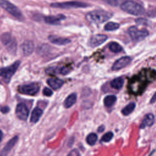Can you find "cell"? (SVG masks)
<instances>
[{"label": "cell", "mask_w": 156, "mask_h": 156, "mask_svg": "<svg viewBox=\"0 0 156 156\" xmlns=\"http://www.w3.org/2000/svg\"><path fill=\"white\" fill-rule=\"evenodd\" d=\"M113 14L110 12L102 10H96L91 11L86 15V19L90 23L95 24H101L107 21L108 20L111 18Z\"/></svg>", "instance_id": "1"}, {"label": "cell", "mask_w": 156, "mask_h": 156, "mask_svg": "<svg viewBox=\"0 0 156 156\" xmlns=\"http://www.w3.org/2000/svg\"><path fill=\"white\" fill-rule=\"evenodd\" d=\"M121 8L124 12L133 15H141L144 12V9L141 5L132 1L123 2L121 5Z\"/></svg>", "instance_id": "2"}, {"label": "cell", "mask_w": 156, "mask_h": 156, "mask_svg": "<svg viewBox=\"0 0 156 156\" xmlns=\"http://www.w3.org/2000/svg\"><path fill=\"white\" fill-rule=\"evenodd\" d=\"M20 65V61L17 60L10 66L5 68H0V76L3 78L5 82H9L11 77L15 73Z\"/></svg>", "instance_id": "3"}, {"label": "cell", "mask_w": 156, "mask_h": 156, "mask_svg": "<svg viewBox=\"0 0 156 156\" xmlns=\"http://www.w3.org/2000/svg\"><path fill=\"white\" fill-rule=\"evenodd\" d=\"M4 45L11 54H15L17 50V43L15 38L9 33H5L1 36Z\"/></svg>", "instance_id": "4"}, {"label": "cell", "mask_w": 156, "mask_h": 156, "mask_svg": "<svg viewBox=\"0 0 156 156\" xmlns=\"http://www.w3.org/2000/svg\"><path fill=\"white\" fill-rule=\"evenodd\" d=\"M0 6L18 20H23L24 19V16L20 10L11 2L7 1L0 0Z\"/></svg>", "instance_id": "5"}, {"label": "cell", "mask_w": 156, "mask_h": 156, "mask_svg": "<svg viewBox=\"0 0 156 156\" xmlns=\"http://www.w3.org/2000/svg\"><path fill=\"white\" fill-rule=\"evenodd\" d=\"M90 5L79 1H69L64 2H54L51 4V6L55 8L61 9H70V8H84L88 7Z\"/></svg>", "instance_id": "6"}, {"label": "cell", "mask_w": 156, "mask_h": 156, "mask_svg": "<svg viewBox=\"0 0 156 156\" xmlns=\"http://www.w3.org/2000/svg\"><path fill=\"white\" fill-rule=\"evenodd\" d=\"M128 33L131 38L136 41H141L149 35L147 30H139L135 26L130 27L128 29Z\"/></svg>", "instance_id": "7"}, {"label": "cell", "mask_w": 156, "mask_h": 156, "mask_svg": "<svg viewBox=\"0 0 156 156\" xmlns=\"http://www.w3.org/2000/svg\"><path fill=\"white\" fill-rule=\"evenodd\" d=\"M40 90V85L37 83H31L21 85L18 87V91L20 93L33 96L36 94Z\"/></svg>", "instance_id": "8"}, {"label": "cell", "mask_w": 156, "mask_h": 156, "mask_svg": "<svg viewBox=\"0 0 156 156\" xmlns=\"http://www.w3.org/2000/svg\"><path fill=\"white\" fill-rule=\"evenodd\" d=\"M15 113L16 116L21 120L26 121L29 116V110L24 103H20L17 105L16 107Z\"/></svg>", "instance_id": "9"}, {"label": "cell", "mask_w": 156, "mask_h": 156, "mask_svg": "<svg viewBox=\"0 0 156 156\" xmlns=\"http://www.w3.org/2000/svg\"><path fill=\"white\" fill-rule=\"evenodd\" d=\"M132 58L129 56H124L118 59L112 66V70L117 71L127 66L131 62Z\"/></svg>", "instance_id": "10"}, {"label": "cell", "mask_w": 156, "mask_h": 156, "mask_svg": "<svg viewBox=\"0 0 156 156\" xmlns=\"http://www.w3.org/2000/svg\"><path fill=\"white\" fill-rule=\"evenodd\" d=\"M107 39V36L104 34H96L93 35L89 40V44L91 47H97L102 44Z\"/></svg>", "instance_id": "11"}, {"label": "cell", "mask_w": 156, "mask_h": 156, "mask_svg": "<svg viewBox=\"0 0 156 156\" xmlns=\"http://www.w3.org/2000/svg\"><path fill=\"white\" fill-rule=\"evenodd\" d=\"M65 16L62 14H59L56 16H47L44 18V21L49 24L57 25L60 24L62 20H63Z\"/></svg>", "instance_id": "12"}, {"label": "cell", "mask_w": 156, "mask_h": 156, "mask_svg": "<svg viewBox=\"0 0 156 156\" xmlns=\"http://www.w3.org/2000/svg\"><path fill=\"white\" fill-rule=\"evenodd\" d=\"M21 48H22V51L24 55H30L34 51V43L30 40H26L22 44Z\"/></svg>", "instance_id": "13"}, {"label": "cell", "mask_w": 156, "mask_h": 156, "mask_svg": "<svg viewBox=\"0 0 156 156\" xmlns=\"http://www.w3.org/2000/svg\"><path fill=\"white\" fill-rule=\"evenodd\" d=\"M48 39L51 43L57 45H65L71 42V40L68 38H63L55 35H49Z\"/></svg>", "instance_id": "14"}, {"label": "cell", "mask_w": 156, "mask_h": 156, "mask_svg": "<svg viewBox=\"0 0 156 156\" xmlns=\"http://www.w3.org/2000/svg\"><path fill=\"white\" fill-rule=\"evenodd\" d=\"M154 122V116L152 113L145 115L142 122L140 124V129H144L147 126H151Z\"/></svg>", "instance_id": "15"}, {"label": "cell", "mask_w": 156, "mask_h": 156, "mask_svg": "<svg viewBox=\"0 0 156 156\" xmlns=\"http://www.w3.org/2000/svg\"><path fill=\"white\" fill-rule=\"evenodd\" d=\"M47 83L54 90H57L63 85L64 82L58 78H49L47 80Z\"/></svg>", "instance_id": "16"}, {"label": "cell", "mask_w": 156, "mask_h": 156, "mask_svg": "<svg viewBox=\"0 0 156 156\" xmlns=\"http://www.w3.org/2000/svg\"><path fill=\"white\" fill-rule=\"evenodd\" d=\"M77 100V94L75 93L69 94L65 100L63 102V105L65 108H68L73 106Z\"/></svg>", "instance_id": "17"}, {"label": "cell", "mask_w": 156, "mask_h": 156, "mask_svg": "<svg viewBox=\"0 0 156 156\" xmlns=\"http://www.w3.org/2000/svg\"><path fill=\"white\" fill-rule=\"evenodd\" d=\"M43 114V110L38 108L36 107L34 109V110L32 112L31 117H30V122L32 123H36L40 118Z\"/></svg>", "instance_id": "18"}, {"label": "cell", "mask_w": 156, "mask_h": 156, "mask_svg": "<svg viewBox=\"0 0 156 156\" xmlns=\"http://www.w3.org/2000/svg\"><path fill=\"white\" fill-rule=\"evenodd\" d=\"M124 84V80L122 77H117L112 80L110 82V86L116 90L121 89Z\"/></svg>", "instance_id": "19"}, {"label": "cell", "mask_w": 156, "mask_h": 156, "mask_svg": "<svg viewBox=\"0 0 156 156\" xmlns=\"http://www.w3.org/2000/svg\"><path fill=\"white\" fill-rule=\"evenodd\" d=\"M116 101V97L114 95H108L104 99V104L107 107H110L114 105Z\"/></svg>", "instance_id": "20"}, {"label": "cell", "mask_w": 156, "mask_h": 156, "mask_svg": "<svg viewBox=\"0 0 156 156\" xmlns=\"http://www.w3.org/2000/svg\"><path fill=\"white\" fill-rule=\"evenodd\" d=\"M17 140H18V136H14L10 141H9V142L7 143L5 146L4 147V149L2 152V154H7V152H9L13 147V146L16 143Z\"/></svg>", "instance_id": "21"}, {"label": "cell", "mask_w": 156, "mask_h": 156, "mask_svg": "<svg viewBox=\"0 0 156 156\" xmlns=\"http://www.w3.org/2000/svg\"><path fill=\"white\" fill-rule=\"evenodd\" d=\"M135 104L134 102H130L129 104H127L124 108H122V110H121L122 113L125 115V116H127L129 114H130L134 110L135 108Z\"/></svg>", "instance_id": "22"}, {"label": "cell", "mask_w": 156, "mask_h": 156, "mask_svg": "<svg viewBox=\"0 0 156 156\" xmlns=\"http://www.w3.org/2000/svg\"><path fill=\"white\" fill-rule=\"evenodd\" d=\"M110 50L115 53H118L122 51V47L116 42H111L109 44Z\"/></svg>", "instance_id": "23"}, {"label": "cell", "mask_w": 156, "mask_h": 156, "mask_svg": "<svg viewBox=\"0 0 156 156\" xmlns=\"http://www.w3.org/2000/svg\"><path fill=\"white\" fill-rule=\"evenodd\" d=\"M98 140V136L94 133H91L88 134L86 138L87 143L91 146L94 145Z\"/></svg>", "instance_id": "24"}, {"label": "cell", "mask_w": 156, "mask_h": 156, "mask_svg": "<svg viewBox=\"0 0 156 156\" xmlns=\"http://www.w3.org/2000/svg\"><path fill=\"white\" fill-rule=\"evenodd\" d=\"M119 27V24L114 22H110L107 23L104 26V30L106 31H112L116 30Z\"/></svg>", "instance_id": "25"}, {"label": "cell", "mask_w": 156, "mask_h": 156, "mask_svg": "<svg viewBox=\"0 0 156 156\" xmlns=\"http://www.w3.org/2000/svg\"><path fill=\"white\" fill-rule=\"evenodd\" d=\"M113 137V132H108L102 136L101 138V141L103 142H108L112 139Z\"/></svg>", "instance_id": "26"}, {"label": "cell", "mask_w": 156, "mask_h": 156, "mask_svg": "<svg viewBox=\"0 0 156 156\" xmlns=\"http://www.w3.org/2000/svg\"><path fill=\"white\" fill-rule=\"evenodd\" d=\"M46 72L48 74H60V68L58 67H51L46 70Z\"/></svg>", "instance_id": "27"}, {"label": "cell", "mask_w": 156, "mask_h": 156, "mask_svg": "<svg viewBox=\"0 0 156 156\" xmlns=\"http://www.w3.org/2000/svg\"><path fill=\"white\" fill-rule=\"evenodd\" d=\"M71 71V69L68 67L63 66L60 68V74L62 75H66L68 74Z\"/></svg>", "instance_id": "28"}, {"label": "cell", "mask_w": 156, "mask_h": 156, "mask_svg": "<svg viewBox=\"0 0 156 156\" xmlns=\"http://www.w3.org/2000/svg\"><path fill=\"white\" fill-rule=\"evenodd\" d=\"M43 93L44 95L46 96H51L52 95L53 93L52 91V90L51 89H49V88L45 87L43 90Z\"/></svg>", "instance_id": "29"}, {"label": "cell", "mask_w": 156, "mask_h": 156, "mask_svg": "<svg viewBox=\"0 0 156 156\" xmlns=\"http://www.w3.org/2000/svg\"><path fill=\"white\" fill-rule=\"evenodd\" d=\"M67 156H80V153L77 149H73L72 150Z\"/></svg>", "instance_id": "30"}, {"label": "cell", "mask_w": 156, "mask_h": 156, "mask_svg": "<svg viewBox=\"0 0 156 156\" xmlns=\"http://www.w3.org/2000/svg\"><path fill=\"white\" fill-rule=\"evenodd\" d=\"M135 22L138 24H141V25H145L147 23V21L146 19H143V18H138L136 19Z\"/></svg>", "instance_id": "31"}, {"label": "cell", "mask_w": 156, "mask_h": 156, "mask_svg": "<svg viewBox=\"0 0 156 156\" xmlns=\"http://www.w3.org/2000/svg\"><path fill=\"white\" fill-rule=\"evenodd\" d=\"M9 110H10V108H9V107H7V106H6V107H2V108H1V111L2 112V113H8V112H9Z\"/></svg>", "instance_id": "32"}, {"label": "cell", "mask_w": 156, "mask_h": 156, "mask_svg": "<svg viewBox=\"0 0 156 156\" xmlns=\"http://www.w3.org/2000/svg\"><path fill=\"white\" fill-rule=\"evenodd\" d=\"M150 102H151V103H154V102H156V92L155 93V94L152 97Z\"/></svg>", "instance_id": "33"}, {"label": "cell", "mask_w": 156, "mask_h": 156, "mask_svg": "<svg viewBox=\"0 0 156 156\" xmlns=\"http://www.w3.org/2000/svg\"><path fill=\"white\" fill-rule=\"evenodd\" d=\"M104 129H105V127H104V126H99V128L98 129V131L99 132H102L104 130Z\"/></svg>", "instance_id": "34"}, {"label": "cell", "mask_w": 156, "mask_h": 156, "mask_svg": "<svg viewBox=\"0 0 156 156\" xmlns=\"http://www.w3.org/2000/svg\"><path fill=\"white\" fill-rule=\"evenodd\" d=\"M2 136H3V134H2V132L1 130H0V142L2 138Z\"/></svg>", "instance_id": "35"}]
</instances>
